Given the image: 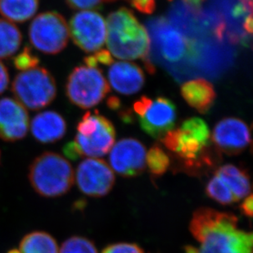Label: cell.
<instances>
[{
	"label": "cell",
	"instance_id": "cell-1",
	"mask_svg": "<svg viewBox=\"0 0 253 253\" xmlns=\"http://www.w3.org/2000/svg\"><path fill=\"white\" fill-rule=\"evenodd\" d=\"M189 230L200 246H187L185 253H253V234L238 229V219L231 213L199 208Z\"/></svg>",
	"mask_w": 253,
	"mask_h": 253
},
{
	"label": "cell",
	"instance_id": "cell-2",
	"mask_svg": "<svg viewBox=\"0 0 253 253\" xmlns=\"http://www.w3.org/2000/svg\"><path fill=\"white\" fill-rule=\"evenodd\" d=\"M107 24V44L111 54L119 59L143 60L148 72H154L149 57V36L132 11L119 8L108 15Z\"/></svg>",
	"mask_w": 253,
	"mask_h": 253
},
{
	"label": "cell",
	"instance_id": "cell-3",
	"mask_svg": "<svg viewBox=\"0 0 253 253\" xmlns=\"http://www.w3.org/2000/svg\"><path fill=\"white\" fill-rule=\"evenodd\" d=\"M161 141L188 168H201L211 163V132L207 122L199 117L185 120Z\"/></svg>",
	"mask_w": 253,
	"mask_h": 253
},
{
	"label": "cell",
	"instance_id": "cell-4",
	"mask_svg": "<svg viewBox=\"0 0 253 253\" xmlns=\"http://www.w3.org/2000/svg\"><path fill=\"white\" fill-rule=\"evenodd\" d=\"M74 140L67 143L63 153L72 160L83 157L99 158L110 152L115 143L116 129L111 121L98 112L86 113L77 125Z\"/></svg>",
	"mask_w": 253,
	"mask_h": 253
},
{
	"label": "cell",
	"instance_id": "cell-5",
	"mask_svg": "<svg viewBox=\"0 0 253 253\" xmlns=\"http://www.w3.org/2000/svg\"><path fill=\"white\" fill-rule=\"evenodd\" d=\"M28 176L36 193L46 198L62 196L74 183V170L69 162L51 152L42 153L32 162Z\"/></svg>",
	"mask_w": 253,
	"mask_h": 253
},
{
	"label": "cell",
	"instance_id": "cell-6",
	"mask_svg": "<svg viewBox=\"0 0 253 253\" xmlns=\"http://www.w3.org/2000/svg\"><path fill=\"white\" fill-rule=\"evenodd\" d=\"M12 93L25 108L40 110L55 98L57 87L53 76L43 67H36L16 76Z\"/></svg>",
	"mask_w": 253,
	"mask_h": 253
},
{
	"label": "cell",
	"instance_id": "cell-7",
	"mask_svg": "<svg viewBox=\"0 0 253 253\" xmlns=\"http://www.w3.org/2000/svg\"><path fill=\"white\" fill-rule=\"evenodd\" d=\"M153 48L158 57L169 64H179L189 57L197 55L193 41L183 32L169 24L164 17L148 22Z\"/></svg>",
	"mask_w": 253,
	"mask_h": 253
},
{
	"label": "cell",
	"instance_id": "cell-8",
	"mask_svg": "<svg viewBox=\"0 0 253 253\" xmlns=\"http://www.w3.org/2000/svg\"><path fill=\"white\" fill-rule=\"evenodd\" d=\"M109 91V84L101 70L87 65L76 67L69 75L66 84L69 100L84 109L98 105Z\"/></svg>",
	"mask_w": 253,
	"mask_h": 253
},
{
	"label": "cell",
	"instance_id": "cell-9",
	"mask_svg": "<svg viewBox=\"0 0 253 253\" xmlns=\"http://www.w3.org/2000/svg\"><path fill=\"white\" fill-rule=\"evenodd\" d=\"M134 111L141 129L153 139H163L175 126L176 106L165 97L143 96L134 103Z\"/></svg>",
	"mask_w": 253,
	"mask_h": 253
},
{
	"label": "cell",
	"instance_id": "cell-10",
	"mask_svg": "<svg viewBox=\"0 0 253 253\" xmlns=\"http://www.w3.org/2000/svg\"><path fill=\"white\" fill-rule=\"evenodd\" d=\"M67 21L57 12L37 15L29 27V40L34 48L46 54H57L69 41Z\"/></svg>",
	"mask_w": 253,
	"mask_h": 253
},
{
	"label": "cell",
	"instance_id": "cell-11",
	"mask_svg": "<svg viewBox=\"0 0 253 253\" xmlns=\"http://www.w3.org/2000/svg\"><path fill=\"white\" fill-rule=\"evenodd\" d=\"M70 36L76 45L86 53H96L104 45L107 23L102 15L94 11H81L70 20Z\"/></svg>",
	"mask_w": 253,
	"mask_h": 253
},
{
	"label": "cell",
	"instance_id": "cell-12",
	"mask_svg": "<svg viewBox=\"0 0 253 253\" xmlns=\"http://www.w3.org/2000/svg\"><path fill=\"white\" fill-rule=\"evenodd\" d=\"M77 183L80 190L87 196H105L114 185V172L105 161L87 158L77 168Z\"/></svg>",
	"mask_w": 253,
	"mask_h": 253
},
{
	"label": "cell",
	"instance_id": "cell-13",
	"mask_svg": "<svg viewBox=\"0 0 253 253\" xmlns=\"http://www.w3.org/2000/svg\"><path fill=\"white\" fill-rule=\"evenodd\" d=\"M211 141L221 153L229 156L239 155L251 144V132L243 120L227 117L215 125Z\"/></svg>",
	"mask_w": 253,
	"mask_h": 253
},
{
	"label": "cell",
	"instance_id": "cell-14",
	"mask_svg": "<svg viewBox=\"0 0 253 253\" xmlns=\"http://www.w3.org/2000/svg\"><path fill=\"white\" fill-rule=\"evenodd\" d=\"M111 168L124 177H134L145 169L146 148L140 141L126 138L111 149Z\"/></svg>",
	"mask_w": 253,
	"mask_h": 253
},
{
	"label": "cell",
	"instance_id": "cell-15",
	"mask_svg": "<svg viewBox=\"0 0 253 253\" xmlns=\"http://www.w3.org/2000/svg\"><path fill=\"white\" fill-rule=\"evenodd\" d=\"M30 127L26 108L13 98L0 99V138L17 141L24 138Z\"/></svg>",
	"mask_w": 253,
	"mask_h": 253
},
{
	"label": "cell",
	"instance_id": "cell-16",
	"mask_svg": "<svg viewBox=\"0 0 253 253\" xmlns=\"http://www.w3.org/2000/svg\"><path fill=\"white\" fill-rule=\"evenodd\" d=\"M108 80L115 90L125 95L136 93L145 83V76L139 66L131 62H117L108 70Z\"/></svg>",
	"mask_w": 253,
	"mask_h": 253
},
{
	"label": "cell",
	"instance_id": "cell-17",
	"mask_svg": "<svg viewBox=\"0 0 253 253\" xmlns=\"http://www.w3.org/2000/svg\"><path fill=\"white\" fill-rule=\"evenodd\" d=\"M31 134L41 143H53L63 138L67 123L59 113L45 111L38 113L31 123Z\"/></svg>",
	"mask_w": 253,
	"mask_h": 253
},
{
	"label": "cell",
	"instance_id": "cell-18",
	"mask_svg": "<svg viewBox=\"0 0 253 253\" xmlns=\"http://www.w3.org/2000/svg\"><path fill=\"white\" fill-rule=\"evenodd\" d=\"M181 95L190 107L202 114H206L211 110L216 98L213 84L201 78L182 84Z\"/></svg>",
	"mask_w": 253,
	"mask_h": 253
},
{
	"label": "cell",
	"instance_id": "cell-19",
	"mask_svg": "<svg viewBox=\"0 0 253 253\" xmlns=\"http://www.w3.org/2000/svg\"><path fill=\"white\" fill-rule=\"evenodd\" d=\"M215 174L225 182L237 201L241 200L250 194V179L244 169L232 164H226L216 169Z\"/></svg>",
	"mask_w": 253,
	"mask_h": 253
},
{
	"label": "cell",
	"instance_id": "cell-20",
	"mask_svg": "<svg viewBox=\"0 0 253 253\" xmlns=\"http://www.w3.org/2000/svg\"><path fill=\"white\" fill-rule=\"evenodd\" d=\"M39 0H0V14L11 22H24L36 15Z\"/></svg>",
	"mask_w": 253,
	"mask_h": 253
},
{
	"label": "cell",
	"instance_id": "cell-21",
	"mask_svg": "<svg viewBox=\"0 0 253 253\" xmlns=\"http://www.w3.org/2000/svg\"><path fill=\"white\" fill-rule=\"evenodd\" d=\"M20 253H58L57 242L50 234L35 231L27 234L20 244Z\"/></svg>",
	"mask_w": 253,
	"mask_h": 253
},
{
	"label": "cell",
	"instance_id": "cell-22",
	"mask_svg": "<svg viewBox=\"0 0 253 253\" xmlns=\"http://www.w3.org/2000/svg\"><path fill=\"white\" fill-rule=\"evenodd\" d=\"M19 29L6 19L0 18V59H7L17 53L22 44Z\"/></svg>",
	"mask_w": 253,
	"mask_h": 253
},
{
	"label": "cell",
	"instance_id": "cell-23",
	"mask_svg": "<svg viewBox=\"0 0 253 253\" xmlns=\"http://www.w3.org/2000/svg\"><path fill=\"white\" fill-rule=\"evenodd\" d=\"M146 165L148 166L151 174L155 176H161L168 171L170 161L168 153L162 147L156 144L146 154Z\"/></svg>",
	"mask_w": 253,
	"mask_h": 253
},
{
	"label": "cell",
	"instance_id": "cell-24",
	"mask_svg": "<svg viewBox=\"0 0 253 253\" xmlns=\"http://www.w3.org/2000/svg\"><path fill=\"white\" fill-rule=\"evenodd\" d=\"M206 193L209 198L223 205H229L238 202L229 187L216 174L208 182Z\"/></svg>",
	"mask_w": 253,
	"mask_h": 253
},
{
	"label": "cell",
	"instance_id": "cell-25",
	"mask_svg": "<svg viewBox=\"0 0 253 253\" xmlns=\"http://www.w3.org/2000/svg\"><path fill=\"white\" fill-rule=\"evenodd\" d=\"M58 253H98L95 245L84 237L73 236L62 244Z\"/></svg>",
	"mask_w": 253,
	"mask_h": 253
},
{
	"label": "cell",
	"instance_id": "cell-26",
	"mask_svg": "<svg viewBox=\"0 0 253 253\" xmlns=\"http://www.w3.org/2000/svg\"><path fill=\"white\" fill-rule=\"evenodd\" d=\"M13 64L17 69L21 72H25L27 70L32 69L34 67H38L39 59L31 49L25 48L24 50L15 57Z\"/></svg>",
	"mask_w": 253,
	"mask_h": 253
},
{
	"label": "cell",
	"instance_id": "cell-27",
	"mask_svg": "<svg viewBox=\"0 0 253 253\" xmlns=\"http://www.w3.org/2000/svg\"><path fill=\"white\" fill-rule=\"evenodd\" d=\"M84 63L90 67H98V64L111 66L113 63V59L109 51L99 50L93 53V55L86 57Z\"/></svg>",
	"mask_w": 253,
	"mask_h": 253
},
{
	"label": "cell",
	"instance_id": "cell-28",
	"mask_svg": "<svg viewBox=\"0 0 253 253\" xmlns=\"http://www.w3.org/2000/svg\"><path fill=\"white\" fill-rule=\"evenodd\" d=\"M67 4L73 9L87 10L96 9L100 7L104 2H113L116 0H66Z\"/></svg>",
	"mask_w": 253,
	"mask_h": 253
},
{
	"label": "cell",
	"instance_id": "cell-29",
	"mask_svg": "<svg viewBox=\"0 0 253 253\" xmlns=\"http://www.w3.org/2000/svg\"><path fill=\"white\" fill-rule=\"evenodd\" d=\"M102 253H144L143 249L135 244H112L107 247Z\"/></svg>",
	"mask_w": 253,
	"mask_h": 253
},
{
	"label": "cell",
	"instance_id": "cell-30",
	"mask_svg": "<svg viewBox=\"0 0 253 253\" xmlns=\"http://www.w3.org/2000/svg\"><path fill=\"white\" fill-rule=\"evenodd\" d=\"M135 9L145 14L153 13L155 10L156 0H127Z\"/></svg>",
	"mask_w": 253,
	"mask_h": 253
},
{
	"label": "cell",
	"instance_id": "cell-31",
	"mask_svg": "<svg viewBox=\"0 0 253 253\" xmlns=\"http://www.w3.org/2000/svg\"><path fill=\"white\" fill-rule=\"evenodd\" d=\"M9 84V75L7 69L2 62H0V94L7 89Z\"/></svg>",
	"mask_w": 253,
	"mask_h": 253
},
{
	"label": "cell",
	"instance_id": "cell-32",
	"mask_svg": "<svg viewBox=\"0 0 253 253\" xmlns=\"http://www.w3.org/2000/svg\"><path fill=\"white\" fill-rule=\"evenodd\" d=\"M253 195L249 194V196L245 198L244 202L241 204V207H240L242 211H243L244 215L249 216V217L253 216Z\"/></svg>",
	"mask_w": 253,
	"mask_h": 253
},
{
	"label": "cell",
	"instance_id": "cell-33",
	"mask_svg": "<svg viewBox=\"0 0 253 253\" xmlns=\"http://www.w3.org/2000/svg\"><path fill=\"white\" fill-rule=\"evenodd\" d=\"M187 1H188L190 4L196 7H198V6L200 5L201 2H202V0H187Z\"/></svg>",
	"mask_w": 253,
	"mask_h": 253
},
{
	"label": "cell",
	"instance_id": "cell-34",
	"mask_svg": "<svg viewBox=\"0 0 253 253\" xmlns=\"http://www.w3.org/2000/svg\"><path fill=\"white\" fill-rule=\"evenodd\" d=\"M7 253H20V251L17 250V249H12V250H10Z\"/></svg>",
	"mask_w": 253,
	"mask_h": 253
}]
</instances>
